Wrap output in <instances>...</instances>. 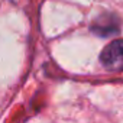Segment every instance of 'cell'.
Returning <instances> with one entry per match:
<instances>
[{
  "label": "cell",
  "mask_w": 123,
  "mask_h": 123,
  "mask_svg": "<svg viewBox=\"0 0 123 123\" xmlns=\"http://www.w3.org/2000/svg\"><path fill=\"white\" fill-rule=\"evenodd\" d=\"M101 65L111 73L123 71V39L110 42L100 54Z\"/></svg>",
  "instance_id": "6da1fadb"
},
{
  "label": "cell",
  "mask_w": 123,
  "mask_h": 123,
  "mask_svg": "<svg viewBox=\"0 0 123 123\" xmlns=\"http://www.w3.org/2000/svg\"><path fill=\"white\" fill-rule=\"evenodd\" d=\"M91 32L101 38L111 36L119 32V20L114 15L103 13L91 23Z\"/></svg>",
  "instance_id": "7a4b0ae2"
}]
</instances>
